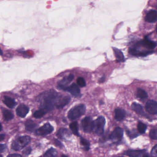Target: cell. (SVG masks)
<instances>
[{"mask_svg":"<svg viewBox=\"0 0 157 157\" xmlns=\"http://www.w3.org/2000/svg\"><path fill=\"white\" fill-rule=\"evenodd\" d=\"M136 96L141 99L144 100L147 98L148 95L145 90L142 89H138L136 93Z\"/></svg>","mask_w":157,"mask_h":157,"instance_id":"23","label":"cell"},{"mask_svg":"<svg viewBox=\"0 0 157 157\" xmlns=\"http://www.w3.org/2000/svg\"><path fill=\"white\" fill-rule=\"evenodd\" d=\"M3 115L5 120L6 121H10L13 118V114L8 110H5L3 112Z\"/></svg>","mask_w":157,"mask_h":157,"instance_id":"26","label":"cell"},{"mask_svg":"<svg viewBox=\"0 0 157 157\" xmlns=\"http://www.w3.org/2000/svg\"><path fill=\"white\" fill-rule=\"evenodd\" d=\"M157 20V12L155 10L149 11L145 17V21L148 23H155Z\"/></svg>","mask_w":157,"mask_h":157,"instance_id":"15","label":"cell"},{"mask_svg":"<svg viewBox=\"0 0 157 157\" xmlns=\"http://www.w3.org/2000/svg\"><path fill=\"white\" fill-rule=\"evenodd\" d=\"M6 147H7L6 144H0V153L4 152L6 149Z\"/></svg>","mask_w":157,"mask_h":157,"instance_id":"36","label":"cell"},{"mask_svg":"<svg viewBox=\"0 0 157 157\" xmlns=\"http://www.w3.org/2000/svg\"><path fill=\"white\" fill-rule=\"evenodd\" d=\"M80 142L81 144L84 146V147H85L84 149H85V151H88L90 148V144L89 141L87 140L86 139L83 138V137H81L80 138Z\"/></svg>","mask_w":157,"mask_h":157,"instance_id":"29","label":"cell"},{"mask_svg":"<svg viewBox=\"0 0 157 157\" xmlns=\"http://www.w3.org/2000/svg\"><path fill=\"white\" fill-rule=\"evenodd\" d=\"M31 148L30 147H28L25 148L23 151V154L25 155H30L31 152Z\"/></svg>","mask_w":157,"mask_h":157,"instance_id":"34","label":"cell"},{"mask_svg":"<svg viewBox=\"0 0 157 157\" xmlns=\"http://www.w3.org/2000/svg\"><path fill=\"white\" fill-rule=\"evenodd\" d=\"M113 50L114 54H115V57H116V61L118 62H123L124 61V56L122 52L120 50L116 48H113Z\"/></svg>","mask_w":157,"mask_h":157,"instance_id":"19","label":"cell"},{"mask_svg":"<svg viewBox=\"0 0 157 157\" xmlns=\"http://www.w3.org/2000/svg\"><path fill=\"white\" fill-rule=\"evenodd\" d=\"M86 111V107L83 104H80L75 106L69 111L68 118L70 120H75L83 115Z\"/></svg>","mask_w":157,"mask_h":157,"instance_id":"3","label":"cell"},{"mask_svg":"<svg viewBox=\"0 0 157 157\" xmlns=\"http://www.w3.org/2000/svg\"><path fill=\"white\" fill-rule=\"evenodd\" d=\"M143 157H153L152 156H150V155H148V154H144L143 155Z\"/></svg>","mask_w":157,"mask_h":157,"instance_id":"40","label":"cell"},{"mask_svg":"<svg viewBox=\"0 0 157 157\" xmlns=\"http://www.w3.org/2000/svg\"><path fill=\"white\" fill-rule=\"evenodd\" d=\"M149 136L150 138L154 140L157 139V130L156 129H152L150 131L149 133Z\"/></svg>","mask_w":157,"mask_h":157,"instance_id":"31","label":"cell"},{"mask_svg":"<svg viewBox=\"0 0 157 157\" xmlns=\"http://www.w3.org/2000/svg\"><path fill=\"white\" fill-rule=\"evenodd\" d=\"M147 111L152 115L157 114V102L154 100H148L146 104Z\"/></svg>","mask_w":157,"mask_h":157,"instance_id":"9","label":"cell"},{"mask_svg":"<svg viewBox=\"0 0 157 157\" xmlns=\"http://www.w3.org/2000/svg\"><path fill=\"white\" fill-rule=\"evenodd\" d=\"M132 109L136 113L140 115H143L144 113L143 107L140 104L136 102H134L132 105Z\"/></svg>","mask_w":157,"mask_h":157,"instance_id":"21","label":"cell"},{"mask_svg":"<svg viewBox=\"0 0 157 157\" xmlns=\"http://www.w3.org/2000/svg\"><path fill=\"white\" fill-rule=\"evenodd\" d=\"M5 135L0 134V142H1V141H3V140H4V139H5Z\"/></svg>","mask_w":157,"mask_h":157,"instance_id":"38","label":"cell"},{"mask_svg":"<svg viewBox=\"0 0 157 157\" xmlns=\"http://www.w3.org/2000/svg\"><path fill=\"white\" fill-rule=\"evenodd\" d=\"M61 157H68L67 156L65 155H62L61 156Z\"/></svg>","mask_w":157,"mask_h":157,"instance_id":"43","label":"cell"},{"mask_svg":"<svg viewBox=\"0 0 157 157\" xmlns=\"http://www.w3.org/2000/svg\"><path fill=\"white\" fill-rule=\"evenodd\" d=\"M3 102L8 108L13 109L16 105L15 101L8 97H5Z\"/></svg>","mask_w":157,"mask_h":157,"instance_id":"20","label":"cell"},{"mask_svg":"<svg viewBox=\"0 0 157 157\" xmlns=\"http://www.w3.org/2000/svg\"><path fill=\"white\" fill-rule=\"evenodd\" d=\"M142 46L149 49H153L157 47V43L155 41H152L148 38L147 36L145 38L144 40L136 43V47Z\"/></svg>","mask_w":157,"mask_h":157,"instance_id":"8","label":"cell"},{"mask_svg":"<svg viewBox=\"0 0 157 157\" xmlns=\"http://www.w3.org/2000/svg\"><path fill=\"white\" fill-rule=\"evenodd\" d=\"M46 111L42 109H40L36 111L33 114V116L36 119H39L43 117L46 114Z\"/></svg>","mask_w":157,"mask_h":157,"instance_id":"28","label":"cell"},{"mask_svg":"<svg viewBox=\"0 0 157 157\" xmlns=\"http://www.w3.org/2000/svg\"><path fill=\"white\" fill-rule=\"evenodd\" d=\"M2 124L0 123V132L2 131Z\"/></svg>","mask_w":157,"mask_h":157,"instance_id":"41","label":"cell"},{"mask_svg":"<svg viewBox=\"0 0 157 157\" xmlns=\"http://www.w3.org/2000/svg\"><path fill=\"white\" fill-rule=\"evenodd\" d=\"M7 157H22V156L17 154H12V155H9Z\"/></svg>","mask_w":157,"mask_h":157,"instance_id":"37","label":"cell"},{"mask_svg":"<svg viewBox=\"0 0 157 157\" xmlns=\"http://www.w3.org/2000/svg\"><path fill=\"white\" fill-rule=\"evenodd\" d=\"M53 130V127L49 123H47L39 129H37L36 131V134L38 135H47L51 133Z\"/></svg>","mask_w":157,"mask_h":157,"instance_id":"6","label":"cell"},{"mask_svg":"<svg viewBox=\"0 0 157 157\" xmlns=\"http://www.w3.org/2000/svg\"><path fill=\"white\" fill-rule=\"evenodd\" d=\"M105 122V118L103 116H100L93 121V131L97 135L101 136L103 134Z\"/></svg>","mask_w":157,"mask_h":157,"instance_id":"4","label":"cell"},{"mask_svg":"<svg viewBox=\"0 0 157 157\" xmlns=\"http://www.w3.org/2000/svg\"><path fill=\"white\" fill-rule=\"evenodd\" d=\"M70 128L74 134L77 136H79L78 132V125L77 122H74L71 123L70 124Z\"/></svg>","mask_w":157,"mask_h":157,"instance_id":"24","label":"cell"},{"mask_svg":"<svg viewBox=\"0 0 157 157\" xmlns=\"http://www.w3.org/2000/svg\"><path fill=\"white\" fill-rule=\"evenodd\" d=\"M129 52L132 56H136V57H146L149 54L154 53V52L151 51L141 52L140 51L137 50L136 49L130 48L129 50Z\"/></svg>","mask_w":157,"mask_h":157,"instance_id":"10","label":"cell"},{"mask_svg":"<svg viewBox=\"0 0 157 157\" xmlns=\"http://www.w3.org/2000/svg\"><path fill=\"white\" fill-rule=\"evenodd\" d=\"M151 155L152 157H157V144L155 145L152 148Z\"/></svg>","mask_w":157,"mask_h":157,"instance_id":"33","label":"cell"},{"mask_svg":"<svg viewBox=\"0 0 157 157\" xmlns=\"http://www.w3.org/2000/svg\"><path fill=\"white\" fill-rule=\"evenodd\" d=\"M74 78V75H70L69 76L65 77L62 80H61L58 84V86L60 88L65 90L66 88L68 87L67 86L68 84L73 80Z\"/></svg>","mask_w":157,"mask_h":157,"instance_id":"11","label":"cell"},{"mask_svg":"<svg viewBox=\"0 0 157 157\" xmlns=\"http://www.w3.org/2000/svg\"><path fill=\"white\" fill-rule=\"evenodd\" d=\"M30 141L31 138L29 136H21L13 142L11 147L13 150L19 151L26 146Z\"/></svg>","mask_w":157,"mask_h":157,"instance_id":"2","label":"cell"},{"mask_svg":"<svg viewBox=\"0 0 157 157\" xmlns=\"http://www.w3.org/2000/svg\"><path fill=\"white\" fill-rule=\"evenodd\" d=\"M58 155V152L56 149L51 148L48 149L44 155V157H56Z\"/></svg>","mask_w":157,"mask_h":157,"instance_id":"25","label":"cell"},{"mask_svg":"<svg viewBox=\"0 0 157 157\" xmlns=\"http://www.w3.org/2000/svg\"><path fill=\"white\" fill-rule=\"evenodd\" d=\"M127 133L128 136L132 139L137 137L138 135V134L136 133V131L135 130L132 131H128L127 132Z\"/></svg>","mask_w":157,"mask_h":157,"instance_id":"30","label":"cell"},{"mask_svg":"<svg viewBox=\"0 0 157 157\" xmlns=\"http://www.w3.org/2000/svg\"><path fill=\"white\" fill-rule=\"evenodd\" d=\"M104 81H105V77H102V78L100 79L99 82H100V83H103L104 82Z\"/></svg>","mask_w":157,"mask_h":157,"instance_id":"39","label":"cell"},{"mask_svg":"<svg viewBox=\"0 0 157 157\" xmlns=\"http://www.w3.org/2000/svg\"><path fill=\"white\" fill-rule=\"evenodd\" d=\"M36 127V124L31 120H28L25 123L26 129L29 132H34Z\"/></svg>","mask_w":157,"mask_h":157,"instance_id":"22","label":"cell"},{"mask_svg":"<svg viewBox=\"0 0 157 157\" xmlns=\"http://www.w3.org/2000/svg\"><path fill=\"white\" fill-rule=\"evenodd\" d=\"M156 32L157 33V26H156Z\"/></svg>","mask_w":157,"mask_h":157,"instance_id":"44","label":"cell"},{"mask_svg":"<svg viewBox=\"0 0 157 157\" xmlns=\"http://www.w3.org/2000/svg\"><path fill=\"white\" fill-rule=\"evenodd\" d=\"M125 116V111L122 109H117L115 110V118L117 121H122Z\"/></svg>","mask_w":157,"mask_h":157,"instance_id":"18","label":"cell"},{"mask_svg":"<svg viewBox=\"0 0 157 157\" xmlns=\"http://www.w3.org/2000/svg\"><path fill=\"white\" fill-rule=\"evenodd\" d=\"M0 157H2V155H0Z\"/></svg>","mask_w":157,"mask_h":157,"instance_id":"45","label":"cell"},{"mask_svg":"<svg viewBox=\"0 0 157 157\" xmlns=\"http://www.w3.org/2000/svg\"><path fill=\"white\" fill-rule=\"evenodd\" d=\"M147 129V126L146 124L143 123L139 122L137 125V129H138V132L140 133L144 134V133Z\"/></svg>","mask_w":157,"mask_h":157,"instance_id":"27","label":"cell"},{"mask_svg":"<svg viewBox=\"0 0 157 157\" xmlns=\"http://www.w3.org/2000/svg\"><path fill=\"white\" fill-rule=\"evenodd\" d=\"M144 150H130L124 152V155L130 157H143Z\"/></svg>","mask_w":157,"mask_h":157,"instance_id":"16","label":"cell"},{"mask_svg":"<svg viewBox=\"0 0 157 157\" xmlns=\"http://www.w3.org/2000/svg\"><path fill=\"white\" fill-rule=\"evenodd\" d=\"M29 112L28 107L25 105H20L16 109V113L18 116L24 118Z\"/></svg>","mask_w":157,"mask_h":157,"instance_id":"12","label":"cell"},{"mask_svg":"<svg viewBox=\"0 0 157 157\" xmlns=\"http://www.w3.org/2000/svg\"></svg>","mask_w":157,"mask_h":157,"instance_id":"46","label":"cell"},{"mask_svg":"<svg viewBox=\"0 0 157 157\" xmlns=\"http://www.w3.org/2000/svg\"><path fill=\"white\" fill-rule=\"evenodd\" d=\"M65 90H67L73 96L78 97L80 94V90L77 85L73 83L66 88Z\"/></svg>","mask_w":157,"mask_h":157,"instance_id":"13","label":"cell"},{"mask_svg":"<svg viewBox=\"0 0 157 157\" xmlns=\"http://www.w3.org/2000/svg\"><path fill=\"white\" fill-rule=\"evenodd\" d=\"M82 128L86 133H90L93 131V121L90 117H85L81 121Z\"/></svg>","mask_w":157,"mask_h":157,"instance_id":"5","label":"cell"},{"mask_svg":"<svg viewBox=\"0 0 157 157\" xmlns=\"http://www.w3.org/2000/svg\"><path fill=\"white\" fill-rule=\"evenodd\" d=\"M57 136L60 139H66L71 137V133L68 129L61 128L58 131Z\"/></svg>","mask_w":157,"mask_h":157,"instance_id":"14","label":"cell"},{"mask_svg":"<svg viewBox=\"0 0 157 157\" xmlns=\"http://www.w3.org/2000/svg\"><path fill=\"white\" fill-rule=\"evenodd\" d=\"M54 142H55V144H56L57 146L59 147L62 148V147H63V144H62L59 141L57 140V139H55V140H54Z\"/></svg>","mask_w":157,"mask_h":157,"instance_id":"35","label":"cell"},{"mask_svg":"<svg viewBox=\"0 0 157 157\" xmlns=\"http://www.w3.org/2000/svg\"><path fill=\"white\" fill-rule=\"evenodd\" d=\"M3 55V52L2 51V50H1V49L0 48V55Z\"/></svg>","mask_w":157,"mask_h":157,"instance_id":"42","label":"cell"},{"mask_svg":"<svg viewBox=\"0 0 157 157\" xmlns=\"http://www.w3.org/2000/svg\"><path fill=\"white\" fill-rule=\"evenodd\" d=\"M70 100H71V98H70V97H68V96L61 97V96L56 107L58 109L63 108L69 103Z\"/></svg>","mask_w":157,"mask_h":157,"instance_id":"17","label":"cell"},{"mask_svg":"<svg viewBox=\"0 0 157 157\" xmlns=\"http://www.w3.org/2000/svg\"><path fill=\"white\" fill-rule=\"evenodd\" d=\"M77 83L80 87H85L86 86V81L82 77H79L77 78Z\"/></svg>","mask_w":157,"mask_h":157,"instance_id":"32","label":"cell"},{"mask_svg":"<svg viewBox=\"0 0 157 157\" xmlns=\"http://www.w3.org/2000/svg\"><path fill=\"white\" fill-rule=\"evenodd\" d=\"M60 97L59 93L54 90H48L42 93L38 97V100L41 103L40 109L46 112L52 110L57 106Z\"/></svg>","mask_w":157,"mask_h":157,"instance_id":"1","label":"cell"},{"mask_svg":"<svg viewBox=\"0 0 157 157\" xmlns=\"http://www.w3.org/2000/svg\"><path fill=\"white\" fill-rule=\"evenodd\" d=\"M124 132L120 127L116 128L110 136V139L114 142H120L123 136Z\"/></svg>","mask_w":157,"mask_h":157,"instance_id":"7","label":"cell"}]
</instances>
